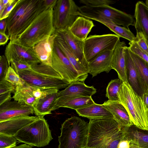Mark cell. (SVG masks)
I'll list each match as a JSON object with an SVG mask.
<instances>
[{
    "mask_svg": "<svg viewBox=\"0 0 148 148\" xmlns=\"http://www.w3.org/2000/svg\"><path fill=\"white\" fill-rule=\"evenodd\" d=\"M86 148H118L126 127L113 118L90 119Z\"/></svg>",
    "mask_w": 148,
    "mask_h": 148,
    "instance_id": "1",
    "label": "cell"
},
{
    "mask_svg": "<svg viewBox=\"0 0 148 148\" xmlns=\"http://www.w3.org/2000/svg\"><path fill=\"white\" fill-rule=\"evenodd\" d=\"M48 9L44 0H19L6 18L10 41H14L42 12Z\"/></svg>",
    "mask_w": 148,
    "mask_h": 148,
    "instance_id": "2",
    "label": "cell"
},
{
    "mask_svg": "<svg viewBox=\"0 0 148 148\" xmlns=\"http://www.w3.org/2000/svg\"><path fill=\"white\" fill-rule=\"evenodd\" d=\"M17 74L26 83L35 87L59 89L70 84L52 66L41 63L32 65L31 69L19 71Z\"/></svg>",
    "mask_w": 148,
    "mask_h": 148,
    "instance_id": "3",
    "label": "cell"
},
{
    "mask_svg": "<svg viewBox=\"0 0 148 148\" xmlns=\"http://www.w3.org/2000/svg\"><path fill=\"white\" fill-rule=\"evenodd\" d=\"M118 96L133 124L139 129L148 131V110L142 97L128 83L123 82L120 86Z\"/></svg>",
    "mask_w": 148,
    "mask_h": 148,
    "instance_id": "4",
    "label": "cell"
},
{
    "mask_svg": "<svg viewBox=\"0 0 148 148\" xmlns=\"http://www.w3.org/2000/svg\"><path fill=\"white\" fill-rule=\"evenodd\" d=\"M53 8H50L42 12L13 42L32 47L53 34L55 30L53 23Z\"/></svg>",
    "mask_w": 148,
    "mask_h": 148,
    "instance_id": "5",
    "label": "cell"
},
{
    "mask_svg": "<svg viewBox=\"0 0 148 148\" xmlns=\"http://www.w3.org/2000/svg\"><path fill=\"white\" fill-rule=\"evenodd\" d=\"M89 126V123L77 116L66 119L61 125L58 148H86Z\"/></svg>",
    "mask_w": 148,
    "mask_h": 148,
    "instance_id": "6",
    "label": "cell"
},
{
    "mask_svg": "<svg viewBox=\"0 0 148 148\" xmlns=\"http://www.w3.org/2000/svg\"><path fill=\"white\" fill-rule=\"evenodd\" d=\"M77 15L95 21L99 19L107 20L127 28L130 25L134 26L135 24V21L132 16L110 5H83L79 7Z\"/></svg>",
    "mask_w": 148,
    "mask_h": 148,
    "instance_id": "7",
    "label": "cell"
},
{
    "mask_svg": "<svg viewBox=\"0 0 148 148\" xmlns=\"http://www.w3.org/2000/svg\"><path fill=\"white\" fill-rule=\"evenodd\" d=\"M14 136L19 143L39 147L48 145L53 139L47 121L41 116L20 130Z\"/></svg>",
    "mask_w": 148,
    "mask_h": 148,
    "instance_id": "8",
    "label": "cell"
},
{
    "mask_svg": "<svg viewBox=\"0 0 148 148\" xmlns=\"http://www.w3.org/2000/svg\"><path fill=\"white\" fill-rule=\"evenodd\" d=\"M79 7L72 0H57L53 8V26L55 31L68 29L76 18Z\"/></svg>",
    "mask_w": 148,
    "mask_h": 148,
    "instance_id": "9",
    "label": "cell"
},
{
    "mask_svg": "<svg viewBox=\"0 0 148 148\" xmlns=\"http://www.w3.org/2000/svg\"><path fill=\"white\" fill-rule=\"evenodd\" d=\"M120 41V37L114 34L90 36L83 42V52L86 60L88 63L102 51L113 50Z\"/></svg>",
    "mask_w": 148,
    "mask_h": 148,
    "instance_id": "10",
    "label": "cell"
},
{
    "mask_svg": "<svg viewBox=\"0 0 148 148\" xmlns=\"http://www.w3.org/2000/svg\"><path fill=\"white\" fill-rule=\"evenodd\" d=\"M51 66L70 84L75 81L83 82L77 71L55 41Z\"/></svg>",
    "mask_w": 148,
    "mask_h": 148,
    "instance_id": "11",
    "label": "cell"
},
{
    "mask_svg": "<svg viewBox=\"0 0 148 148\" xmlns=\"http://www.w3.org/2000/svg\"><path fill=\"white\" fill-rule=\"evenodd\" d=\"M5 56L9 66L13 60L24 61L31 66L40 63L32 47H25L13 41H10L7 45Z\"/></svg>",
    "mask_w": 148,
    "mask_h": 148,
    "instance_id": "12",
    "label": "cell"
},
{
    "mask_svg": "<svg viewBox=\"0 0 148 148\" xmlns=\"http://www.w3.org/2000/svg\"><path fill=\"white\" fill-rule=\"evenodd\" d=\"M124 52L128 82L134 91L142 97L145 91V86L130 56L128 47L125 46Z\"/></svg>",
    "mask_w": 148,
    "mask_h": 148,
    "instance_id": "13",
    "label": "cell"
},
{
    "mask_svg": "<svg viewBox=\"0 0 148 148\" xmlns=\"http://www.w3.org/2000/svg\"><path fill=\"white\" fill-rule=\"evenodd\" d=\"M32 106L14 101L5 103L0 105V122L21 116L33 114Z\"/></svg>",
    "mask_w": 148,
    "mask_h": 148,
    "instance_id": "14",
    "label": "cell"
},
{
    "mask_svg": "<svg viewBox=\"0 0 148 148\" xmlns=\"http://www.w3.org/2000/svg\"><path fill=\"white\" fill-rule=\"evenodd\" d=\"M56 36L57 34L55 32L52 35L39 42L32 47L40 63L52 66L55 40Z\"/></svg>",
    "mask_w": 148,
    "mask_h": 148,
    "instance_id": "15",
    "label": "cell"
},
{
    "mask_svg": "<svg viewBox=\"0 0 148 148\" xmlns=\"http://www.w3.org/2000/svg\"><path fill=\"white\" fill-rule=\"evenodd\" d=\"M113 50L102 51L88 62V73L92 77L103 72L108 73L112 69L111 62Z\"/></svg>",
    "mask_w": 148,
    "mask_h": 148,
    "instance_id": "16",
    "label": "cell"
},
{
    "mask_svg": "<svg viewBox=\"0 0 148 148\" xmlns=\"http://www.w3.org/2000/svg\"><path fill=\"white\" fill-rule=\"evenodd\" d=\"M55 33L63 38L73 51L77 61L88 72V63L85 58L83 52L84 41L75 37L69 29L55 31Z\"/></svg>",
    "mask_w": 148,
    "mask_h": 148,
    "instance_id": "17",
    "label": "cell"
},
{
    "mask_svg": "<svg viewBox=\"0 0 148 148\" xmlns=\"http://www.w3.org/2000/svg\"><path fill=\"white\" fill-rule=\"evenodd\" d=\"M39 117L21 116L0 122V133L14 136L19 130L38 119Z\"/></svg>",
    "mask_w": 148,
    "mask_h": 148,
    "instance_id": "18",
    "label": "cell"
},
{
    "mask_svg": "<svg viewBox=\"0 0 148 148\" xmlns=\"http://www.w3.org/2000/svg\"><path fill=\"white\" fill-rule=\"evenodd\" d=\"M124 41H119L113 50L111 66L117 73L119 79L123 82L128 83L127 75L124 52L126 46Z\"/></svg>",
    "mask_w": 148,
    "mask_h": 148,
    "instance_id": "19",
    "label": "cell"
},
{
    "mask_svg": "<svg viewBox=\"0 0 148 148\" xmlns=\"http://www.w3.org/2000/svg\"><path fill=\"white\" fill-rule=\"evenodd\" d=\"M96 92L93 86H89L84 82L75 81L71 83L65 88L58 92L57 98L62 97H91Z\"/></svg>",
    "mask_w": 148,
    "mask_h": 148,
    "instance_id": "20",
    "label": "cell"
},
{
    "mask_svg": "<svg viewBox=\"0 0 148 148\" xmlns=\"http://www.w3.org/2000/svg\"><path fill=\"white\" fill-rule=\"evenodd\" d=\"M91 97H62L57 99L52 111L60 108H67L76 110L95 103Z\"/></svg>",
    "mask_w": 148,
    "mask_h": 148,
    "instance_id": "21",
    "label": "cell"
},
{
    "mask_svg": "<svg viewBox=\"0 0 148 148\" xmlns=\"http://www.w3.org/2000/svg\"><path fill=\"white\" fill-rule=\"evenodd\" d=\"M102 105L111 113L114 119L121 126L130 127L133 125L127 110L119 101L109 99Z\"/></svg>",
    "mask_w": 148,
    "mask_h": 148,
    "instance_id": "22",
    "label": "cell"
},
{
    "mask_svg": "<svg viewBox=\"0 0 148 148\" xmlns=\"http://www.w3.org/2000/svg\"><path fill=\"white\" fill-rule=\"evenodd\" d=\"M134 26L136 33H141L148 39V6L142 1H138L135 5Z\"/></svg>",
    "mask_w": 148,
    "mask_h": 148,
    "instance_id": "23",
    "label": "cell"
},
{
    "mask_svg": "<svg viewBox=\"0 0 148 148\" xmlns=\"http://www.w3.org/2000/svg\"><path fill=\"white\" fill-rule=\"evenodd\" d=\"M56 34L57 36L55 40V42L77 71L83 81L84 82L87 77L88 72L77 61L73 51L63 38L59 35Z\"/></svg>",
    "mask_w": 148,
    "mask_h": 148,
    "instance_id": "24",
    "label": "cell"
},
{
    "mask_svg": "<svg viewBox=\"0 0 148 148\" xmlns=\"http://www.w3.org/2000/svg\"><path fill=\"white\" fill-rule=\"evenodd\" d=\"M58 92L48 94L36 100L32 106L36 116L44 117L52 113Z\"/></svg>",
    "mask_w": 148,
    "mask_h": 148,
    "instance_id": "25",
    "label": "cell"
},
{
    "mask_svg": "<svg viewBox=\"0 0 148 148\" xmlns=\"http://www.w3.org/2000/svg\"><path fill=\"white\" fill-rule=\"evenodd\" d=\"M94 26V25L91 20L84 17L79 16L69 30L75 37L84 41Z\"/></svg>",
    "mask_w": 148,
    "mask_h": 148,
    "instance_id": "26",
    "label": "cell"
},
{
    "mask_svg": "<svg viewBox=\"0 0 148 148\" xmlns=\"http://www.w3.org/2000/svg\"><path fill=\"white\" fill-rule=\"evenodd\" d=\"M78 115L90 120L114 118L111 113L102 104L95 103L75 110Z\"/></svg>",
    "mask_w": 148,
    "mask_h": 148,
    "instance_id": "27",
    "label": "cell"
},
{
    "mask_svg": "<svg viewBox=\"0 0 148 148\" xmlns=\"http://www.w3.org/2000/svg\"><path fill=\"white\" fill-rule=\"evenodd\" d=\"M12 98L21 103L33 106L37 100L34 93V87L25 82L23 85L16 86Z\"/></svg>",
    "mask_w": 148,
    "mask_h": 148,
    "instance_id": "28",
    "label": "cell"
},
{
    "mask_svg": "<svg viewBox=\"0 0 148 148\" xmlns=\"http://www.w3.org/2000/svg\"><path fill=\"white\" fill-rule=\"evenodd\" d=\"M125 137L130 143L148 148V131L139 129L133 125L126 127Z\"/></svg>",
    "mask_w": 148,
    "mask_h": 148,
    "instance_id": "29",
    "label": "cell"
},
{
    "mask_svg": "<svg viewBox=\"0 0 148 148\" xmlns=\"http://www.w3.org/2000/svg\"><path fill=\"white\" fill-rule=\"evenodd\" d=\"M103 24L120 37L130 41H135L136 36L129 28L115 24L109 20L99 19L96 21Z\"/></svg>",
    "mask_w": 148,
    "mask_h": 148,
    "instance_id": "30",
    "label": "cell"
},
{
    "mask_svg": "<svg viewBox=\"0 0 148 148\" xmlns=\"http://www.w3.org/2000/svg\"><path fill=\"white\" fill-rule=\"evenodd\" d=\"M129 52L143 82L146 91L148 89V63L130 50Z\"/></svg>",
    "mask_w": 148,
    "mask_h": 148,
    "instance_id": "31",
    "label": "cell"
},
{
    "mask_svg": "<svg viewBox=\"0 0 148 148\" xmlns=\"http://www.w3.org/2000/svg\"><path fill=\"white\" fill-rule=\"evenodd\" d=\"M123 82L119 79L112 80L106 88V97L111 101H119L118 94L120 86Z\"/></svg>",
    "mask_w": 148,
    "mask_h": 148,
    "instance_id": "32",
    "label": "cell"
},
{
    "mask_svg": "<svg viewBox=\"0 0 148 148\" xmlns=\"http://www.w3.org/2000/svg\"><path fill=\"white\" fill-rule=\"evenodd\" d=\"M4 79L16 86L23 85L25 83V81L20 77L11 66H9Z\"/></svg>",
    "mask_w": 148,
    "mask_h": 148,
    "instance_id": "33",
    "label": "cell"
},
{
    "mask_svg": "<svg viewBox=\"0 0 148 148\" xmlns=\"http://www.w3.org/2000/svg\"><path fill=\"white\" fill-rule=\"evenodd\" d=\"M17 141L14 136L0 133V148H10L16 146Z\"/></svg>",
    "mask_w": 148,
    "mask_h": 148,
    "instance_id": "34",
    "label": "cell"
},
{
    "mask_svg": "<svg viewBox=\"0 0 148 148\" xmlns=\"http://www.w3.org/2000/svg\"><path fill=\"white\" fill-rule=\"evenodd\" d=\"M129 50L148 63V54L142 49L135 41H130L129 43Z\"/></svg>",
    "mask_w": 148,
    "mask_h": 148,
    "instance_id": "35",
    "label": "cell"
},
{
    "mask_svg": "<svg viewBox=\"0 0 148 148\" xmlns=\"http://www.w3.org/2000/svg\"><path fill=\"white\" fill-rule=\"evenodd\" d=\"M79 2L85 5L98 6L104 5H110L114 4L115 1L111 0H80Z\"/></svg>",
    "mask_w": 148,
    "mask_h": 148,
    "instance_id": "36",
    "label": "cell"
},
{
    "mask_svg": "<svg viewBox=\"0 0 148 148\" xmlns=\"http://www.w3.org/2000/svg\"><path fill=\"white\" fill-rule=\"evenodd\" d=\"M11 66L17 74L19 71L31 69V65L26 62L22 61L13 60L11 63Z\"/></svg>",
    "mask_w": 148,
    "mask_h": 148,
    "instance_id": "37",
    "label": "cell"
},
{
    "mask_svg": "<svg viewBox=\"0 0 148 148\" xmlns=\"http://www.w3.org/2000/svg\"><path fill=\"white\" fill-rule=\"evenodd\" d=\"M16 86L3 79L0 81V95L10 92L14 93Z\"/></svg>",
    "mask_w": 148,
    "mask_h": 148,
    "instance_id": "38",
    "label": "cell"
},
{
    "mask_svg": "<svg viewBox=\"0 0 148 148\" xmlns=\"http://www.w3.org/2000/svg\"><path fill=\"white\" fill-rule=\"evenodd\" d=\"M7 60L5 56H0V81L4 79L9 67Z\"/></svg>",
    "mask_w": 148,
    "mask_h": 148,
    "instance_id": "39",
    "label": "cell"
},
{
    "mask_svg": "<svg viewBox=\"0 0 148 148\" xmlns=\"http://www.w3.org/2000/svg\"><path fill=\"white\" fill-rule=\"evenodd\" d=\"M19 0H12L5 7L2 13L0 15V20L6 19L14 8Z\"/></svg>",
    "mask_w": 148,
    "mask_h": 148,
    "instance_id": "40",
    "label": "cell"
},
{
    "mask_svg": "<svg viewBox=\"0 0 148 148\" xmlns=\"http://www.w3.org/2000/svg\"><path fill=\"white\" fill-rule=\"evenodd\" d=\"M142 49L148 54V47L145 38L141 33H136L135 41Z\"/></svg>",
    "mask_w": 148,
    "mask_h": 148,
    "instance_id": "41",
    "label": "cell"
},
{
    "mask_svg": "<svg viewBox=\"0 0 148 148\" xmlns=\"http://www.w3.org/2000/svg\"><path fill=\"white\" fill-rule=\"evenodd\" d=\"M11 93L9 92L0 95V105L10 101L12 98L11 96Z\"/></svg>",
    "mask_w": 148,
    "mask_h": 148,
    "instance_id": "42",
    "label": "cell"
},
{
    "mask_svg": "<svg viewBox=\"0 0 148 148\" xmlns=\"http://www.w3.org/2000/svg\"><path fill=\"white\" fill-rule=\"evenodd\" d=\"M130 144V141L125 136L124 138L119 142L118 148H129Z\"/></svg>",
    "mask_w": 148,
    "mask_h": 148,
    "instance_id": "43",
    "label": "cell"
},
{
    "mask_svg": "<svg viewBox=\"0 0 148 148\" xmlns=\"http://www.w3.org/2000/svg\"><path fill=\"white\" fill-rule=\"evenodd\" d=\"M10 38V36L5 33H0V45H4L8 42Z\"/></svg>",
    "mask_w": 148,
    "mask_h": 148,
    "instance_id": "44",
    "label": "cell"
},
{
    "mask_svg": "<svg viewBox=\"0 0 148 148\" xmlns=\"http://www.w3.org/2000/svg\"><path fill=\"white\" fill-rule=\"evenodd\" d=\"M7 29V22L6 19H4L0 20V33H5Z\"/></svg>",
    "mask_w": 148,
    "mask_h": 148,
    "instance_id": "45",
    "label": "cell"
},
{
    "mask_svg": "<svg viewBox=\"0 0 148 148\" xmlns=\"http://www.w3.org/2000/svg\"><path fill=\"white\" fill-rule=\"evenodd\" d=\"M57 0H44L45 6L48 8H53L54 7Z\"/></svg>",
    "mask_w": 148,
    "mask_h": 148,
    "instance_id": "46",
    "label": "cell"
},
{
    "mask_svg": "<svg viewBox=\"0 0 148 148\" xmlns=\"http://www.w3.org/2000/svg\"><path fill=\"white\" fill-rule=\"evenodd\" d=\"M142 98L146 108L148 110V89L144 92L142 97Z\"/></svg>",
    "mask_w": 148,
    "mask_h": 148,
    "instance_id": "47",
    "label": "cell"
},
{
    "mask_svg": "<svg viewBox=\"0 0 148 148\" xmlns=\"http://www.w3.org/2000/svg\"><path fill=\"white\" fill-rule=\"evenodd\" d=\"M10 148H32V147L29 145L24 143L21 144L18 146H15Z\"/></svg>",
    "mask_w": 148,
    "mask_h": 148,
    "instance_id": "48",
    "label": "cell"
},
{
    "mask_svg": "<svg viewBox=\"0 0 148 148\" xmlns=\"http://www.w3.org/2000/svg\"><path fill=\"white\" fill-rule=\"evenodd\" d=\"M129 148H143L138 145L130 143Z\"/></svg>",
    "mask_w": 148,
    "mask_h": 148,
    "instance_id": "49",
    "label": "cell"
},
{
    "mask_svg": "<svg viewBox=\"0 0 148 148\" xmlns=\"http://www.w3.org/2000/svg\"><path fill=\"white\" fill-rule=\"evenodd\" d=\"M145 40H146V41L147 44V45L148 47V39L146 38H145Z\"/></svg>",
    "mask_w": 148,
    "mask_h": 148,
    "instance_id": "50",
    "label": "cell"
},
{
    "mask_svg": "<svg viewBox=\"0 0 148 148\" xmlns=\"http://www.w3.org/2000/svg\"><path fill=\"white\" fill-rule=\"evenodd\" d=\"M145 4L148 6V0H146L145 1Z\"/></svg>",
    "mask_w": 148,
    "mask_h": 148,
    "instance_id": "51",
    "label": "cell"
},
{
    "mask_svg": "<svg viewBox=\"0 0 148 148\" xmlns=\"http://www.w3.org/2000/svg\"></svg>",
    "mask_w": 148,
    "mask_h": 148,
    "instance_id": "52",
    "label": "cell"
}]
</instances>
